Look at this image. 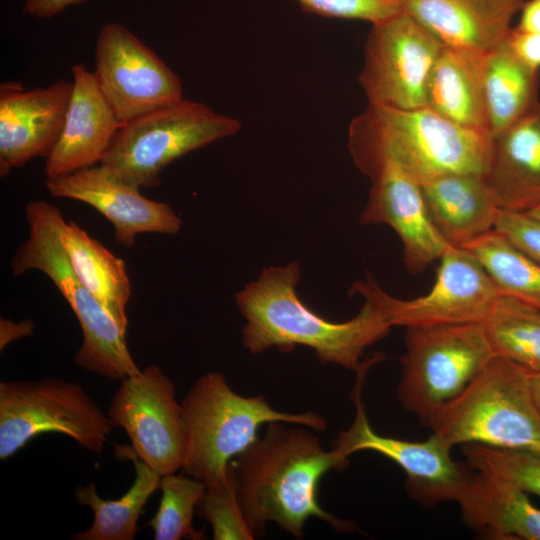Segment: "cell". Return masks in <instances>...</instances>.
Segmentation results:
<instances>
[{"label": "cell", "instance_id": "obj_1", "mask_svg": "<svg viewBox=\"0 0 540 540\" xmlns=\"http://www.w3.org/2000/svg\"><path fill=\"white\" fill-rule=\"evenodd\" d=\"M300 265L290 262L262 270L257 279L235 294L245 319L242 344L251 354L276 347L281 352L305 346L322 364L357 371L365 350L393 327L381 298L382 288L371 276L352 290L364 298L359 312L343 322L331 321L309 308L297 294Z\"/></svg>", "mask_w": 540, "mask_h": 540}, {"label": "cell", "instance_id": "obj_2", "mask_svg": "<svg viewBox=\"0 0 540 540\" xmlns=\"http://www.w3.org/2000/svg\"><path fill=\"white\" fill-rule=\"evenodd\" d=\"M274 421L264 433L231 461L239 503L254 538L265 534L269 523L301 539L304 525L319 518L339 532L356 525L325 511L318 501V486L329 470L342 471L349 460L336 450H325L308 428Z\"/></svg>", "mask_w": 540, "mask_h": 540}, {"label": "cell", "instance_id": "obj_3", "mask_svg": "<svg viewBox=\"0 0 540 540\" xmlns=\"http://www.w3.org/2000/svg\"><path fill=\"white\" fill-rule=\"evenodd\" d=\"M348 149L355 166L367 177L392 166L422 183L446 173L484 174L491 138L426 107L368 104L349 125Z\"/></svg>", "mask_w": 540, "mask_h": 540}, {"label": "cell", "instance_id": "obj_4", "mask_svg": "<svg viewBox=\"0 0 540 540\" xmlns=\"http://www.w3.org/2000/svg\"><path fill=\"white\" fill-rule=\"evenodd\" d=\"M28 237L10 266L14 277L37 270L49 277L65 298L82 330V344L74 356L79 367L110 380L138 374L126 334L81 283L62 243L66 220L60 209L44 200L26 205Z\"/></svg>", "mask_w": 540, "mask_h": 540}, {"label": "cell", "instance_id": "obj_5", "mask_svg": "<svg viewBox=\"0 0 540 540\" xmlns=\"http://www.w3.org/2000/svg\"><path fill=\"white\" fill-rule=\"evenodd\" d=\"M187 432V454L182 471L212 486L227 480L231 461L257 438L259 426L274 421L308 427L315 432L327 428L317 413L283 412L263 396H242L218 371L199 376L181 402Z\"/></svg>", "mask_w": 540, "mask_h": 540}, {"label": "cell", "instance_id": "obj_6", "mask_svg": "<svg viewBox=\"0 0 540 540\" xmlns=\"http://www.w3.org/2000/svg\"><path fill=\"white\" fill-rule=\"evenodd\" d=\"M428 427L452 446L478 443L540 451V414L530 372L494 356Z\"/></svg>", "mask_w": 540, "mask_h": 540}, {"label": "cell", "instance_id": "obj_7", "mask_svg": "<svg viewBox=\"0 0 540 540\" xmlns=\"http://www.w3.org/2000/svg\"><path fill=\"white\" fill-rule=\"evenodd\" d=\"M240 129L237 119L182 99L124 124L99 165L140 188H155L174 160Z\"/></svg>", "mask_w": 540, "mask_h": 540}, {"label": "cell", "instance_id": "obj_8", "mask_svg": "<svg viewBox=\"0 0 540 540\" xmlns=\"http://www.w3.org/2000/svg\"><path fill=\"white\" fill-rule=\"evenodd\" d=\"M404 339L397 395L424 426L495 356L482 323L409 327Z\"/></svg>", "mask_w": 540, "mask_h": 540}, {"label": "cell", "instance_id": "obj_9", "mask_svg": "<svg viewBox=\"0 0 540 540\" xmlns=\"http://www.w3.org/2000/svg\"><path fill=\"white\" fill-rule=\"evenodd\" d=\"M112 428L107 414L79 383L57 377L0 383L1 460L43 433L64 434L99 453Z\"/></svg>", "mask_w": 540, "mask_h": 540}, {"label": "cell", "instance_id": "obj_10", "mask_svg": "<svg viewBox=\"0 0 540 540\" xmlns=\"http://www.w3.org/2000/svg\"><path fill=\"white\" fill-rule=\"evenodd\" d=\"M443 47L432 31L404 11L373 23L359 74L368 104L426 107L429 78Z\"/></svg>", "mask_w": 540, "mask_h": 540}, {"label": "cell", "instance_id": "obj_11", "mask_svg": "<svg viewBox=\"0 0 540 540\" xmlns=\"http://www.w3.org/2000/svg\"><path fill=\"white\" fill-rule=\"evenodd\" d=\"M107 416L125 430L135 454L161 477L183 468L187 432L171 379L157 366L121 380Z\"/></svg>", "mask_w": 540, "mask_h": 540}, {"label": "cell", "instance_id": "obj_12", "mask_svg": "<svg viewBox=\"0 0 540 540\" xmlns=\"http://www.w3.org/2000/svg\"><path fill=\"white\" fill-rule=\"evenodd\" d=\"M368 368L369 364L364 362L357 370V382L352 390L354 421L348 430L339 433L331 448L348 460L362 450L389 458L406 474L409 494L424 505L458 501L474 472L469 465L452 458V445L434 432L423 441H408L380 435L372 429L361 398Z\"/></svg>", "mask_w": 540, "mask_h": 540}, {"label": "cell", "instance_id": "obj_13", "mask_svg": "<svg viewBox=\"0 0 540 540\" xmlns=\"http://www.w3.org/2000/svg\"><path fill=\"white\" fill-rule=\"evenodd\" d=\"M93 74L123 125L183 99L178 75L119 23L100 29Z\"/></svg>", "mask_w": 540, "mask_h": 540}, {"label": "cell", "instance_id": "obj_14", "mask_svg": "<svg viewBox=\"0 0 540 540\" xmlns=\"http://www.w3.org/2000/svg\"><path fill=\"white\" fill-rule=\"evenodd\" d=\"M439 260L435 283L425 295L403 300L381 290L393 327L482 323L502 296L482 264L464 248L449 246Z\"/></svg>", "mask_w": 540, "mask_h": 540}, {"label": "cell", "instance_id": "obj_15", "mask_svg": "<svg viewBox=\"0 0 540 540\" xmlns=\"http://www.w3.org/2000/svg\"><path fill=\"white\" fill-rule=\"evenodd\" d=\"M45 186L54 197L81 201L99 211L113 225L115 241L125 248L134 247L138 234L173 235L182 226L171 205L146 198L139 186L116 177L101 165L46 178Z\"/></svg>", "mask_w": 540, "mask_h": 540}, {"label": "cell", "instance_id": "obj_16", "mask_svg": "<svg viewBox=\"0 0 540 540\" xmlns=\"http://www.w3.org/2000/svg\"><path fill=\"white\" fill-rule=\"evenodd\" d=\"M73 82L57 81L25 90L21 83L0 85V176L36 157L48 158L62 134Z\"/></svg>", "mask_w": 540, "mask_h": 540}, {"label": "cell", "instance_id": "obj_17", "mask_svg": "<svg viewBox=\"0 0 540 540\" xmlns=\"http://www.w3.org/2000/svg\"><path fill=\"white\" fill-rule=\"evenodd\" d=\"M362 224H386L401 239L406 269L417 274L439 260L449 245L434 226L421 185L398 168L384 166L370 177Z\"/></svg>", "mask_w": 540, "mask_h": 540}, {"label": "cell", "instance_id": "obj_18", "mask_svg": "<svg viewBox=\"0 0 540 540\" xmlns=\"http://www.w3.org/2000/svg\"><path fill=\"white\" fill-rule=\"evenodd\" d=\"M73 89L60 139L46 159V178H57L101 162L123 124L100 90L93 72L72 66Z\"/></svg>", "mask_w": 540, "mask_h": 540}, {"label": "cell", "instance_id": "obj_19", "mask_svg": "<svg viewBox=\"0 0 540 540\" xmlns=\"http://www.w3.org/2000/svg\"><path fill=\"white\" fill-rule=\"evenodd\" d=\"M483 177L500 210L529 212L540 204V100L491 139Z\"/></svg>", "mask_w": 540, "mask_h": 540}, {"label": "cell", "instance_id": "obj_20", "mask_svg": "<svg viewBox=\"0 0 540 540\" xmlns=\"http://www.w3.org/2000/svg\"><path fill=\"white\" fill-rule=\"evenodd\" d=\"M526 0H401L444 45L489 52L505 42Z\"/></svg>", "mask_w": 540, "mask_h": 540}, {"label": "cell", "instance_id": "obj_21", "mask_svg": "<svg viewBox=\"0 0 540 540\" xmlns=\"http://www.w3.org/2000/svg\"><path fill=\"white\" fill-rule=\"evenodd\" d=\"M420 185L429 216L449 246L463 247L494 229L500 209L483 174L446 173Z\"/></svg>", "mask_w": 540, "mask_h": 540}, {"label": "cell", "instance_id": "obj_22", "mask_svg": "<svg viewBox=\"0 0 540 540\" xmlns=\"http://www.w3.org/2000/svg\"><path fill=\"white\" fill-rule=\"evenodd\" d=\"M486 54L444 45L429 78L426 108L456 125L489 136Z\"/></svg>", "mask_w": 540, "mask_h": 540}, {"label": "cell", "instance_id": "obj_23", "mask_svg": "<svg viewBox=\"0 0 540 540\" xmlns=\"http://www.w3.org/2000/svg\"><path fill=\"white\" fill-rule=\"evenodd\" d=\"M465 524L495 540H540V508L510 481L477 472L457 501Z\"/></svg>", "mask_w": 540, "mask_h": 540}, {"label": "cell", "instance_id": "obj_24", "mask_svg": "<svg viewBox=\"0 0 540 540\" xmlns=\"http://www.w3.org/2000/svg\"><path fill=\"white\" fill-rule=\"evenodd\" d=\"M114 449L117 458L133 462L135 480L116 500L99 497L94 482L75 489L77 503L88 506L94 514L92 525L75 534L76 540H133L143 507L160 487L161 476L138 458L131 446L114 444Z\"/></svg>", "mask_w": 540, "mask_h": 540}, {"label": "cell", "instance_id": "obj_25", "mask_svg": "<svg viewBox=\"0 0 540 540\" xmlns=\"http://www.w3.org/2000/svg\"><path fill=\"white\" fill-rule=\"evenodd\" d=\"M61 239L81 283L126 334L131 284L125 262L73 221L66 222Z\"/></svg>", "mask_w": 540, "mask_h": 540}, {"label": "cell", "instance_id": "obj_26", "mask_svg": "<svg viewBox=\"0 0 540 540\" xmlns=\"http://www.w3.org/2000/svg\"><path fill=\"white\" fill-rule=\"evenodd\" d=\"M539 84L540 69L521 59L507 41L487 52L485 98L491 139L538 103Z\"/></svg>", "mask_w": 540, "mask_h": 540}, {"label": "cell", "instance_id": "obj_27", "mask_svg": "<svg viewBox=\"0 0 540 540\" xmlns=\"http://www.w3.org/2000/svg\"><path fill=\"white\" fill-rule=\"evenodd\" d=\"M484 267L502 295L540 310V264L492 229L463 247Z\"/></svg>", "mask_w": 540, "mask_h": 540}, {"label": "cell", "instance_id": "obj_28", "mask_svg": "<svg viewBox=\"0 0 540 540\" xmlns=\"http://www.w3.org/2000/svg\"><path fill=\"white\" fill-rule=\"evenodd\" d=\"M495 356L540 372V310L502 295L482 322Z\"/></svg>", "mask_w": 540, "mask_h": 540}, {"label": "cell", "instance_id": "obj_29", "mask_svg": "<svg viewBox=\"0 0 540 540\" xmlns=\"http://www.w3.org/2000/svg\"><path fill=\"white\" fill-rule=\"evenodd\" d=\"M198 479L183 474H167L161 477L160 504L148 526L153 529L155 540L204 539V532L193 526L196 505L205 489Z\"/></svg>", "mask_w": 540, "mask_h": 540}, {"label": "cell", "instance_id": "obj_30", "mask_svg": "<svg viewBox=\"0 0 540 540\" xmlns=\"http://www.w3.org/2000/svg\"><path fill=\"white\" fill-rule=\"evenodd\" d=\"M462 453L472 470L512 482L540 498V451L463 444Z\"/></svg>", "mask_w": 540, "mask_h": 540}, {"label": "cell", "instance_id": "obj_31", "mask_svg": "<svg viewBox=\"0 0 540 540\" xmlns=\"http://www.w3.org/2000/svg\"><path fill=\"white\" fill-rule=\"evenodd\" d=\"M196 513L210 524L214 540L254 539L239 503L231 463L227 480L205 487Z\"/></svg>", "mask_w": 540, "mask_h": 540}, {"label": "cell", "instance_id": "obj_32", "mask_svg": "<svg viewBox=\"0 0 540 540\" xmlns=\"http://www.w3.org/2000/svg\"><path fill=\"white\" fill-rule=\"evenodd\" d=\"M306 11L331 18L371 24L403 12L401 0H295Z\"/></svg>", "mask_w": 540, "mask_h": 540}, {"label": "cell", "instance_id": "obj_33", "mask_svg": "<svg viewBox=\"0 0 540 540\" xmlns=\"http://www.w3.org/2000/svg\"><path fill=\"white\" fill-rule=\"evenodd\" d=\"M494 229L540 264V220L526 212L499 210Z\"/></svg>", "mask_w": 540, "mask_h": 540}, {"label": "cell", "instance_id": "obj_34", "mask_svg": "<svg viewBox=\"0 0 540 540\" xmlns=\"http://www.w3.org/2000/svg\"><path fill=\"white\" fill-rule=\"evenodd\" d=\"M506 41L521 59L540 69V33H523L513 28Z\"/></svg>", "mask_w": 540, "mask_h": 540}, {"label": "cell", "instance_id": "obj_35", "mask_svg": "<svg viewBox=\"0 0 540 540\" xmlns=\"http://www.w3.org/2000/svg\"><path fill=\"white\" fill-rule=\"evenodd\" d=\"M84 0H26L24 12L38 18H50L67 6L78 4Z\"/></svg>", "mask_w": 540, "mask_h": 540}, {"label": "cell", "instance_id": "obj_36", "mask_svg": "<svg viewBox=\"0 0 540 540\" xmlns=\"http://www.w3.org/2000/svg\"><path fill=\"white\" fill-rule=\"evenodd\" d=\"M34 324L30 320H23L15 323L8 319L0 320V349L3 350L10 342L31 336Z\"/></svg>", "mask_w": 540, "mask_h": 540}, {"label": "cell", "instance_id": "obj_37", "mask_svg": "<svg viewBox=\"0 0 540 540\" xmlns=\"http://www.w3.org/2000/svg\"><path fill=\"white\" fill-rule=\"evenodd\" d=\"M520 20L515 30L523 33H540V0H527L521 8Z\"/></svg>", "mask_w": 540, "mask_h": 540}, {"label": "cell", "instance_id": "obj_38", "mask_svg": "<svg viewBox=\"0 0 540 540\" xmlns=\"http://www.w3.org/2000/svg\"><path fill=\"white\" fill-rule=\"evenodd\" d=\"M530 382L532 388L533 398L540 414V372L531 373L530 372Z\"/></svg>", "mask_w": 540, "mask_h": 540}, {"label": "cell", "instance_id": "obj_39", "mask_svg": "<svg viewBox=\"0 0 540 540\" xmlns=\"http://www.w3.org/2000/svg\"><path fill=\"white\" fill-rule=\"evenodd\" d=\"M526 213H528L531 216H533V217L540 220V204L537 205L536 207H534L533 209H531L529 212H526Z\"/></svg>", "mask_w": 540, "mask_h": 540}]
</instances>
